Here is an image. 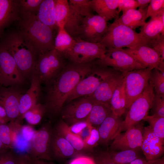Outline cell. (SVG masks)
Masks as SVG:
<instances>
[{
    "label": "cell",
    "instance_id": "ac0fdd59",
    "mask_svg": "<svg viewBox=\"0 0 164 164\" xmlns=\"http://www.w3.org/2000/svg\"><path fill=\"white\" fill-rule=\"evenodd\" d=\"M143 127L140 122L118 134L113 139L111 147L114 150H138L141 149Z\"/></svg>",
    "mask_w": 164,
    "mask_h": 164
},
{
    "label": "cell",
    "instance_id": "277c9868",
    "mask_svg": "<svg viewBox=\"0 0 164 164\" xmlns=\"http://www.w3.org/2000/svg\"><path fill=\"white\" fill-rule=\"evenodd\" d=\"M150 41L140 33L121 23L116 19L108 26L100 43L107 49L125 47L132 49L142 44L148 45Z\"/></svg>",
    "mask_w": 164,
    "mask_h": 164
},
{
    "label": "cell",
    "instance_id": "ba28073f",
    "mask_svg": "<svg viewBox=\"0 0 164 164\" xmlns=\"http://www.w3.org/2000/svg\"><path fill=\"white\" fill-rule=\"evenodd\" d=\"M94 60L98 65L110 67L120 71L125 77L130 71L144 68L131 56L124 51L123 48L107 49L104 56Z\"/></svg>",
    "mask_w": 164,
    "mask_h": 164
},
{
    "label": "cell",
    "instance_id": "7dc6e473",
    "mask_svg": "<svg viewBox=\"0 0 164 164\" xmlns=\"http://www.w3.org/2000/svg\"><path fill=\"white\" fill-rule=\"evenodd\" d=\"M36 131L29 125H24L21 127L20 134L21 137L26 142H31Z\"/></svg>",
    "mask_w": 164,
    "mask_h": 164
},
{
    "label": "cell",
    "instance_id": "ffe728a7",
    "mask_svg": "<svg viewBox=\"0 0 164 164\" xmlns=\"http://www.w3.org/2000/svg\"><path fill=\"white\" fill-rule=\"evenodd\" d=\"M22 94L20 91L11 87L0 89V103L10 121H14L19 117V102Z\"/></svg>",
    "mask_w": 164,
    "mask_h": 164
},
{
    "label": "cell",
    "instance_id": "d4e9b609",
    "mask_svg": "<svg viewBox=\"0 0 164 164\" xmlns=\"http://www.w3.org/2000/svg\"><path fill=\"white\" fill-rule=\"evenodd\" d=\"M122 121L121 117L112 113L106 118L97 128L100 137L99 142L107 145L113 140Z\"/></svg>",
    "mask_w": 164,
    "mask_h": 164
},
{
    "label": "cell",
    "instance_id": "f35d334b",
    "mask_svg": "<svg viewBox=\"0 0 164 164\" xmlns=\"http://www.w3.org/2000/svg\"><path fill=\"white\" fill-rule=\"evenodd\" d=\"M151 109L152 115L164 117V96L154 94Z\"/></svg>",
    "mask_w": 164,
    "mask_h": 164
},
{
    "label": "cell",
    "instance_id": "603a6c76",
    "mask_svg": "<svg viewBox=\"0 0 164 164\" xmlns=\"http://www.w3.org/2000/svg\"><path fill=\"white\" fill-rule=\"evenodd\" d=\"M31 85L26 92L22 94L19 102V117L23 114L38 103L41 92V83L36 75L32 72Z\"/></svg>",
    "mask_w": 164,
    "mask_h": 164
},
{
    "label": "cell",
    "instance_id": "44dd1931",
    "mask_svg": "<svg viewBox=\"0 0 164 164\" xmlns=\"http://www.w3.org/2000/svg\"><path fill=\"white\" fill-rule=\"evenodd\" d=\"M50 152L52 159L62 160L73 158L80 155L63 137L53 128Z\"/></svg>",
    "mask_w": 164,
    "mask_h": 164
},
{
    "label": "cell",
    "instance_id": "d6986e66",
    "mask_svg": "<svg viewBox=\"0 0 164 164\" xmlns=\"http://www.w3.org/2000/svg\"><path fill=\"white\" fill-rule=\"evenodd\" d=\"M141 149L148 161L161 158L164 152V140L152 132L149 126L143 128Z\"/></svg>",
    "mask_w": 164,
    "mask_h": 164
},
{
    "label": "cell",
    "instance_id": "f1b7e54d",
    "mask_svg": "<svg viewBox=\"0 0 164 164\" xmlns=\"http://www.w3.org/2000/svg\"><path fill=\"white\" fill-rule=\"evenodd\" d=\"M35 15L45 25L54 30H58L55 20L54 0H43Z\"/></svg>",
    "mask_w": 164,
    "mask_h": 164
},
{
    "label": "cell",
    "instance_id": "74e56055",
    "mask_svg": "<svg viewBox=\"0 0 164 164\" xmlns=\"http://www.w3.org/2000/svg\"><path fill=\"white\" fill-rule=\"evenodd\" d=\"M43 0H18L19 10L36 15Z\"/></svg>",
    "mask_w": 164,
    "mask_h": 164
},
{
    "label": "cell",
    "instance_id": "4fadbf2b",
    "mask_svg": "<svg viewBox=\"0 0 164 164\" xmlns=\"http://www.w3.org/2000/svg\"><path fill=\"white\" fill-rule=\"evenodd\" d=\"M23 77L12 56L0 42V84L5 87L20 84Z\"/></svg>",
    "mask_w": 164,
    "mask_h": 164
},
{
    "label": "cell",
    "instance_id": "c3c4849f",
    "mask_svg": "<svg viewBox=\"0 0 164 164\" xmlns=\"http://www.w3.org/2000/svg\"><path fill=\"white\" fill-rule=\"evenodd\" d=\"M68 164H95L93 157L80 155L71 160Z\"/></svg>",
    "mask_w": 164,
    "mask_h": 164
},
{
    "label": "cell",
    "instance_id": "7c38bea8",
    "mask_svg": "<svg viewBox=\"0 0 164 164\" xmlns=\"http://www.w3.org/2000/svg\"><path fill=\"white\" fill-rule=\"evenodd\" d=\"M102 80L94 93L88 96L94 101L109 104L112 94L122 82L124 76L122 73L110 67H104Z\"/></svg>",
    "mask_w": 164,
    "mask_h": 164
},
{
    "label": "cell",
    "instance_id": "6f0895ef",
    "mask_svg": "<svg viewBox=\"0 0 164 164\" xmlns=\"http://www.w3.org/2000/svg\"><path fill=\"white\" fill-rule=\"evenodd\" d=\"M152 164H164V158L162 156L159 159L153 161Z\"/></svg>",
    "mask_w": 164,
    "mask_h": 164
},
{
    "label": "cell",
    "instance_id": "680465c9",
    "mask_svg": "<svg viewBox=\"0 0 164 164\" xmlns=\"http://www.w3.org/2000/svg\"></svg>",
    "mask_w": 164,
    "mask_h": 164
},
{
    "label": "cell",
    "instance_id": "ab89813d",
    "mask_svg": "<svg viewBox=\"0 0 164 164\" xmlns=\"http://www.w3.org/2000/svg\"><path fill=\"white\" fill-rule=\"evenodd\" d=\"M0 140L5 145L13 149L12 130L9 124L0 125Z\"/></svg>",
    "mask_w": 164,
    "mask_h": 164
},
{
    "label": "cell",
    "instance_id": "9a60e30c",
    "mask_svg": "<svg viewBox=\"0 0 164 164\" xmlns=\"http://www.w3.org/2000/svg\"><path fill=\"white\" fill-rule=\"evenodd\" d=\"M107 22L98 15L91 14L83 18L78 30V38L89 42L100 43L106 32Z\"/></svg>",
    "mask_w": 164,
    "mask_h": 164
},
{
    "label": "cell",
    "instance_id": "f6af8a7d",
    "mask_svg": "<svg viewBox=\"0 0 164 164\" xmlns=\"http://www.w3.org/2000/svg\"><path fill=\"white\" fill-rule=\"evenodd\" d=\"M138 7L136 0H118V12L131 9H136Z\"/></svg>",
    "mask_w": 164,
    "mask_h": 164
},
{
    "label": "cell",
    "instance_id": "681fc988",
    "mask_svg": "<svg viewBox=\"0 0 164 164\" xmlns=\"http://www.w3.org/2000/svg\"><path fill=\"white\" fill-rule=\"evenodd\" d=\"M89 125L86 121H81L69 126V129L73 133L80 135L81 132Z\"/></svg>",
    "mask_w": 164,
    "mask_h": 164
},
{
    "label": "cell",
    "instance_id": "d590c367",
    "mask_svg": "<svg viewBox=\"0 0 164 164\" xmlns=\"http://www.w3.org/2000/svg\"><path fill=\"white\" fill-rule=\"evenodd\" d=\"M149 80L155 90V94L164 96V72L156 69L151 71Z\"/></svg>",
    "mask_w": 164,
    "mask_h": 164
},
{
    "label": "cell",
    "instance_id": "b9f144b4",
    "mask_svg": "<svg viewBox=\"0 0 164 164\" xmlns=\"http://www.w3.org/2000/svg\"><path fill=\"white\" fill-rule=\"evenodd\" d=\"M100 137L97 128L91 126L89 135L84 141L88 149L92 152V149L99 142Z\"/></svg>",
    "mask_w": 164,
    "mask_h": 164
},
{
    "label": "cell",
    "instance_id": "f907efd6",
    "mask_svg": "<svg viewBox=\"0 0 164 164\" xmlns=\"http://www.w3.org/2000/svg\"><path fill=\"white\" fill-rule=\"evenodd\" d=\"M9 121H10L7 115L5 110L0 103V125L6 124Z\"/></svg>",
    "mask_w": 164,
    "mask_h": 164
},
{
    "label": "cell",
    "instance_id": "5bb4252c",
    "mask_svg": "<svg viewBox=\"0 0 164 164\" xmlns=\"http://www.w3.org/2000/svg\"><path fill=\"white\" fill-rule=\"evenodd\" d=\"M104 73V67L94 63L92 70L77 84L65 103H68L77 98L92 94L101 83Z\"/></svg>",
    "mask_w": 164,
    "mask_h": 164
},
{
    "label": "cell",
    "instance_id": "db71d44e",
    "mask_svg": "<svg viewBox=\"0 0 164 164\" xmlns=\"http://www.w3.org/2000/svg\"><path fill=\"white\" fill-rule=\"evenodd\" d=\"M154 161H148L145 159L141 158L135 159L129 164H152Z\"/></svg>",
    "mask_w": 164,
    "mask_h": 164
},
{
    "label": "cell",
    "instance_id": "83f0119b",
    "mask_svg": "<svg viewBox=\"0 0 164 164\" xmlns=\"http://www.w3.org/2000/svg\"><path fill=\"white\" fill-rule=\"evenodd\" d=\"M118 2V0H91L92 9L108 22L119 17Z\"/></svg>",
    "mask_w": 164,
    "mask_h": 164
},
{
    "label": "cell",
    "instance_id": "d6a6232c",
    "mask_svg": "<svg viewBox=\"0 0 164 164\" xmlns=\"http://www.w3.org/2000/svg\"><path fill=\"white\" fill-rule=\"evenodd\" d=\"M111 158L116 164H128L132 161L140 158L137 150H126L118 152H108Z\"/></svg>",
    "mask_w": 164,
    "mask_h": 164
},
{
    "label": "cell",
    "instance_id": "e575fe53",
    "mask_svg": "<svg viewBox=\"0 0 164 164\" xmlns=\"http://www.w3.org/2000/svg\"><path fill=\"white\" fill-rule=\"evenodd\" d=\"M148 122L152 132L161 139H164V117L154 115H147L143 119Z\"/></svg>",
    "mask_w": 164,
    "mask_h": 164
},
{
    "label": "cell",
    "instance_id": "5b68a950",
    "mask_svg": "<svg viewBox=\"0 0 164 164\" xmlns=\"http://www.w3.org/2000/svg\"><path fill=\"white\" fill-rule=\"evenodd\" d=\"M64 57L55 49L39 54L32 72L41 83L47 85L61 72L66 64Z\"/></svg>",
    "mask_w": 164,
    "mask_h": 164
},
{
    "label": "cell",
    "instance_id": "60d3db41",
    "mask_svg": "<svg viewBox=\"0 0 164 164\" xmlns=\"http://www.w3.org/2000/svg\"><path fill=\"white\" fill-rule=\"evenodd\" d=\"M163 9L164 0H151L147 8V18L156 16Z\"/></svg>",
    "mask_w": 164,
    "mask_h": 164
},
{
    "label": "cell",
    "instance_id": "bcb514c9",
    "mask_svg": "<svg viewBox=\"0 0 164 164\" xmlns=\"http://www.w3.org/2000/svg\"><path fill=\"white\" fill-rule=\"evenodd\" d=\"M95 164H116L111 158L108 152H100L93 156Z\"/></svg>",
    "mask_w": 164,
    "mask_h": 164
},
{
    "label": "cell",
    "instance_id": "e0dca14e",
    "mask_svg": "<svg viewBox=\"0 0 164 164\" xmlns=\"http://www.w3.org/2000/svg\"><path fill=\"white\" fill-rule=\"evenodd\" d=\"M144 68L156 69L164 72V61L158 53L148 44H143L132 49H123Z\"/></svg>",
    "mask_w": 164,
    "mask_h": 164
},
{
    "label": "cell",
    "instance_id": "3957f363",
    "mask_svg": "<svg viewBox=\"0 0 164 164\" xmlns=\"http://www.w3.org/2000/svg\"><path fill=\"white\" fill-rule=\"evenodd\" d=\"M18 21V31L32 44L39 54L54 49V30L41 22L35 15L19 10Z\"/></svg>",
    "mask_w": 164,
    "mask_h": 164
},
{
    "label": "cell",
    "instance_id": "1f68e13d",
    "mask_svg": "<svg viewBox=\"0 0 164 164\" xmlns=\"http://www.w3.org/2000/svg\"><path fill=\"white\" fill-rule=\"evenodd\" d=\"M54 40V49L63 55L73 47L75 40L65 29L63 26L58 27Z\"/></svg>",
    "mask_w": 164,
    "mask_h": 164
},
{
    "label": "cell",
    "instance_id": "484cf974",
    "mask_svg": "<svg viewBox=\"0 0 164 164\" xmlns=\"http://www.w3.org/2000/svg\"><path fill=\"white\" fill-rule=\"evenodd\" d=\"M140 30L139 33L150 41L164 34V9L158 15L151 18Z\"/></svg>",
    "mask_w": 164,
    "mask_h": 164
},
{
    "label": "cell",
    "instance_id": "2e32d148",
    "mask_svg": "<svg viewBox=\"0 0 164 164\" xmlns=\"http://www.w3.org/2000/svg\"><path fill=\"white\" fill-rule=\"evenodd\" d=\"M79 98L68 103L61 111L62 119L69 126L87 121L93 105L94 101L88 96Z\"/></svg>",
    "mask_w": 164,
    "mask_h": 164
},
{
    "label": "cell",
    "instance_id": "7bdbcfd3",
    "mask_svg": "<svg viewBox=\"0 0 164 164\" xmlns=\"http://www.w3.org/2000/svg\"><path fill=\"white\" fill-rule=\"evenodd\" d=\"M19 156L13 149L0 153V164H17Z\"/></svg>",
    "mask_w": 164,
    "mask_h": 164
},
{
    "label": "cell",
    "instance_id": "8d00e7d4",
    "mask_svg": "<svg viewBox=\"0 0 164 164\" xmlns=\"http://www.w3.org/2000/svg\"><path fill=\"white\" fill-rule=\"evenodd\" d=\"M68 2L82 16L92 14L91 0H69Z\"/></svg>",
    "mask_w": 164,
    "mask_h": 164
},
{
    "label": "cell",
    "instance_id": "11a10c76",
    "mask_svg": "<svg viewBox=\"0 0 164 164\" xmlns=\"http://www.w3.org/2000/svg\"><path fill=\"white\" fill-rule=\"evenodd\" d=\"M29 159L31 164H54L51 162H47L43 160H33L32 159L30 158Z\"/></svg>",
    "mask_w": 164,
    "mask_h": 164
},
{
    "label": "cell",
    "instance_id": "ee69618b",
    "mask_svg": "<svg viewBox=\"0 0 164 164\" xmlns=\"http://www.w3.org/2000/svg\"><path fill=\"white\" fill-rule=\"evenodd\" d=\"M160 56L161 60H164V34H161L158 37L150 40L149 44ZM148 44V45H149Z\"/></svg>",
    "mask_w": 164,
    "mask_h": 164
},
{
    "label": "cell",
    "instance_id": "f5cc1de1",
    "mask_svg": "<svg viewBox=\"0 0 164 164\" xmlns=\"http://www.w3.org/2000/svg\"><path fill=\"white\" fill-rule=\"evenodd\" d=\"M139 9H143L147 7L151 0H136Z\"/></svg>",
    "mask_w": 164,
    "mask_h": 164
},
{
    "label": "cell",
    "instance_id": "f546056e",
    "mask_svg": "<svg viewBox=\"0 0 164 164\" xmlns=\"http://www.w3.org/2000/svg\"><path fill=\"white\" fill-rule=\"evenodd\" d=\"M112 113L109 104L94 101L86 121L91 126L99 127Z\"/></svg>",
    "mask_w": 164,
    "mask_h": 164
},
{
    "label": "cell",
    "instance_id": "cb8c5ba5",
    "mask_svg": "<svg viewBox=\"0 0 164 164\" xmlns=\"http://www.w3.org/2000/svg\"><path fill=\"white\" fill-rule=\"evenodd\" d=\"M59 135L64 138L80 155H86L91 152L86 147L85 142L78 135L72 133L69 126L62 119L59 121L54 128Z\"/></svg>",
    "mask_w": 164,
    "mask_h": 164
},
{
    "label": "cell",
    "instance_id": "8992f818",
    "mask_svg": "<svg viewBox=\"0 0 164 164\" xmlns=\"http://www.w3.org/2000/svg\"><path fill=\"white\" fill-rule=\"evenodd\" d=\"M153 88L151 83H149L141 95L132 103L114 138L120 133L140 122L148 115L154 96Z\"/></svg>",
    "mask_w": 164,
    "mask_h": 164
},
{
    "label": "cell",
    "instance_id": "30bf717a",
    "mask_svg": "<svg viewBox=\"0 0 164 164\" xmlns=\"http://www.w3.org/2000/svg\"><path fill=\"white\" fill-rule=\"evenodd\" d=\"M152 69L146 68L133 70L126 74L124 79L126 109L145 90L149 83Z\"/></svg>",
    "mask_w": 164,
    "mask_h": 164
},
{
    "label": "cell",
    "instance_id": "4dcf8cb0",
    "mask_svg": "<svg viewBox=\"0 0 164 164\" xmlns=\"http://www.w3.org/2000/svg\"><path fill=\"white\" fill-rule=\"evenodd\" d=\"M110 104L112 113L115 116L121 117L125 112L126 108L124 79L114 92Z\"/></svg>",
    "mask_w": 164,
    "mask_h": 164
},
{
    "label": "cell",
    "instance_id": "816d5d0a",
    "mask_svg": "<svg viewBox=\"0 0 164 164\" xmlns=\"http://www.w3.org/2000/svg\"><path fill=\"white\" fill-rule=\"evenodd\" d=\"M17 164H31L30 159L27 155H19Z\"/></svg>",
    "mask_w": 164,
    "mask_h": 164
},
{
    "label": "cell",
    "instance_id": "52a82bcc",
    "mask_svg": "<svg viewBox=\"0 0 164 164\" xmlns=\"http://www.w3.org/2000/svg\"><path fill=\"white\" fill-rule=\"evenodd\" d=\"M75 40L72 48L63 56L71 62L85 63L102 58L107 50L106 47L100 43L87 42L80 38Z\"/></svg>",
    "mask_w": 164,
    "mask_h": 164
},
{
    "label": "cell",
    "instance_id": "8fae6325",
    "mask_svg": "<svg viewBox=\"0 0 164 164\" xmlns=\"http://www.w3.org/2000/svg\"><path fill=\"white\" fill-rule=\"evenodd\" d=\"M50 122H48L36 131L30 142L27 154L32 159L51 160L50 148L53 132Z\"/></svg>",
    "mask_w": 164,
    "mask_h": 164
},
{
    "label": "cell",
    "instance_id": "7402d4cb",
    "mask_svg": "<svg viewBox=\"0 0 164 164\" xmlns=\"http://www.w3.org/2000/svg\"><path fill=\"white\" fill-rule=\"evenodd\" d=\"M19 19L18 0H0V39L5 29Z\"/></svg>",
    "mask_w": 164,
    "mask_h": 164
},
{
    "label": "cell",
    "instance_id": "6da1fadb",
    "mask_svg": "<svg viewBox=\"0 0 164 164\" xmlns=\"http://www.w3.org/2000/svg\"><path fill=\"white\" fill-rule=\"evenodd\" d=\"M94 60L85 63L71 62L47 85L46 111L52 116L58 115L70 94L79 82L92 70Z\"/></svg>",
    "mask_w": 164,
    "mask_h": 164
},
{
    "label": "cell",
    "instance_id": "836d02e7",
    "mask_svg": "<svg viewBox=\"0 0 164 164\" xmlns=\"http://www.w3.org/2000/svg\"><path fill=\"white\" fill-rule=\"evenodd\" d=\"M46 112L45 105L38 103L26 111L22 118H24L29 124L36 125L40 122Z\"/></svg>",
    "mask_w": 164,
    "mask_h": 164
},
{
    "label": "cell",
    "instance_id": "9f6ffc18",
    "mask_svg": "<svg viewBox=\"0 0 164 164\" xmlns=\"http://www.w3.org/2000/svg\"><path fill=\"white\" fill-rule=\"evenodd\" d=\"M12 149L5 145L0 140V153Z\"/></svg>",
    "mask_w": 164,
    "mask_h": 164
},
{
    "label": "cell",
    "instance_id": "9c48e42d",
    "mask_svg": "<svg viewBox=\"0 0 164 164\" xmlns=\"http://www.w3.org/2000/svg\"><path fill=\"white\" fill-rule=\"evenodd\" d=\"M55 20L58 27L63 26L75 39L78 38L79 29L83 17L69 3L67 0H54Z\"/></svg>",
    "mask_w": 164,
    "mask_h": 164
},
{
    "label": "cell",
    "instance_id": "4316f807",
    "mask_svg": "<svg viewBox=\"0 0 164 164\" xmlns=\"http://www.w3.org/2000/svg\"><path fill=\"white\" fill-rule=\"evenodd\" d=\"M147 7L143 9H131L122 12V15L117 18L118 22L134 30L143 26L146 23Z\"/></svg>",
    "mask_w": 164,
    "mask_h": 164
},
{
    "label": "cell",
    "instance_id": "7a4b0ae2",
    "mask_svg": "<svg viewBox=\"0 0 164 164\" xmlns=\"http://www.w3.org/2000/svg\"><path fill=\"white\" fill-rule=\"evenodd\" d=\"M0 42L12 56L23 77L32 73L39 54L24 36L18 31L5 32Z\"/></svg>",
    "mask_w": 164,
    "mask_h": 164
}]
</instances>
